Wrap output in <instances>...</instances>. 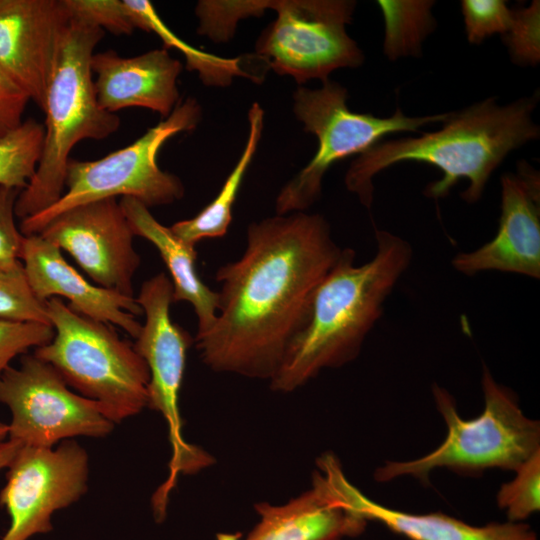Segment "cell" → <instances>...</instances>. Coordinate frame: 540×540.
Returning <instances> with one entry per match:
<instances>
[{"mask_svg":"<svg viewBox=\"0 0 540 540\" xmlns=\"http://www.w3.org/2000/svg\"><path fill=\"white\" fill-rule=\"evenodd\" d=\"M0 319L51 325L46 302L32 292L21 260L0 264Z\"/></svg>","mask_w":540,"mask_h":540,"instance_id":"obj_25","label":"cell"},{"mask_svg":"<svg viewBox=\"0 0 540 540\" xmlns=\"http://www.w3.org/2000/svg\"><path fill=\"white\" fill-rule=\"evenodd\" d=\"M20 191L0 186V264L20 260L24 235L15 222V204Z\"/></svg>","mask_w":540,"mask_h":540,"instance_id":"obj_31","label":"cell"},{"mask_svg":"<svg viewBox=\"0 0 540 540\" xmlns=\"http://www.w3.org/2000/svg\"><path fill=\"white\" fill-rule=\"evenodd\" d=\"M103 36V29L74 16L61 35L42 110L41 157L15 204L21 220L46 210L64 194L69 155L78 142L103 140L120 126L119 117L99 105L92 79L91 58Z\"/></svg>","mask_w":540,"mask_h":540,"instance_id":"obj_4","label":"cell"},{"mask_svg":"<svg viewBox=\"0 0 540 540\" xmlns=\"http://www.w3.org/2000/svg\"><path fill=\"white\" fill-rule=\"evenodd\" d=\"M119 202L133 234L151 242L165 263L173 286V303L184 301L192 305L197 318L195 339L202 337L215 323L219 296L197 273L195 247L178 239L138 200L122 197Z\"/></svg>","mask_w":540,"mask_h":540,"instance_id":"obj_20","label":"cell"},{"mask_svg":"<svg viewBox=\"0 0 540 540\" xmlns=\"http://www.w3.org/2000/svg\"><path fill=\"white\" fill-rule=\"evenodd\" d=\"M44 125L34 119L0 138V186L22 191L33 177L43 148Z\"/></svg>","mask_w":540,"mask_h":540,"instance_id":"obj_24","label":"cell"},{"mask_svg":"<svg viewBox=\"0 0 540 540\" xmlns=\"http://www.w3.org/2000/svg\"><path fill=\"white\" fill-rule=\"evenodd\" d=\"M70 17L64 0H0V67L41 110Z\"/></svg>","mask_w":540,"mask_h":540,"instance_id":"obj_15","label":"cell"},{"mask_svg":"<svg viewBox=\"0 0 540 540\" xmlns=\"http://www.w3.org/2000/svg\"><path fill=\"white\" fill-rule=\"evenodd\" d=\"M7 468L0 505L10 524L0 540H29L50 532L52 515L87 491L88 455L74 440L55 449L21 445Z\"/></svg>","mask_w":540,"mask_h":540,"instance_id":"obj_12","label":"cell"},{"mask_svg":"<svg viewBox=\"0 0 540 540\" xmlns=\"http://www.w3.org/2000/svg\"><path fill=\"white\" fill-rule=\"evenodd\" d=\"M263 119V109L253 103L248 113L249 135L245 148L217 196L193 218L178 221L170 227L185 244L195 247L201 240L221 238L227 233L233 204L262 134Z\"/></svg>","mask_w":540,"mask_h":540,"instance_id":"obj_21","label":"cell"},{"mask_svg":"<svg viewBox=\"0 0 540 540\" xmlns=\"http://www.w3.org/2000/svg\"><path fill=\"white\" fill-rule=\"evenodd\" d=\"M90 67L97 101L108 112L142 107L166 118L179 103L182 65L164 48L134 57H121L113 50L94 53Z\"/></svg>","mask_w":540,"mask_h":540,"instance_id":"obj_17","label":"cell"},{"mask_svg":"<svg viewBox=\"0 0 540 540\" xmlns=\"http://www.w3.org/2000/svg\"><path fill=\"white\" fill-rule=\"evenodd\" d=\"M55 334L34 355L52 365L68 386L99 403L115 423L147 407L149 369L134 344L111 324L83 316L58 297L46 300Z\"/></svg>","mask_w":540,"mask_h":540,"instance_id":"obj_6","label":"cell"},{"mask_svg":"<svg viewBox=\"0 0 540 540\" xmlns=\"http://www.w3.org/2000/svg\"><path fill=\"white\" fill-rule=\"evenodd\" d=\"M0 402L11 412L8 439L52 448L77 436L101 438L115 426L102 406L72 392L58 371L34 354L0 374Z\"/></svg>","mask_w":540,"mask_h":540,"instance_id":"obj_11","label":"cell"},{"mask_svg":"<svg viewBox=\"0 0 540 540\" xmlns=\"http://www.w3.org/2000/svg\"><path fill=\"white\" fill-rule=\"evenodd\" d=\"M481 385L483 412L465 420L453 396L434 384V401L447 426L444 441L417 459L386 462L375 471V480L388 482L408 475L426 483L437 468L462 476H480L491 468L515 472L540 451V424L525 416L514 392L496 382L487 367Z\"/></svg>","mask_w":540,"mask_h":540,"instance_id":"obj_5","label":"cell"},{"mask_svg":"<svg viewBox=\"0 0 540 540\" xmlns=\"http://www.w3.org/2000/svg\"><path fill=\"white\" fill-rule=\"evenodd\" d=\"M34 295L43 302L62 296L77 313L116 325L137 338L143 311L135 297L93 285L64 259L61 249L39 234L24 236L21 258Z\"/></svg>","mask_w":540,"mask_h":540,"instance_id":"obj_16","label":"cell"},{"mask_svg":"<svg viewBox=\"0 0 540 540\" xmlns=\"http://www.w3.org/2000/svg\"><path fill=\"white\" fill-rule=\"evenodd\" d=\"M328 475L347 506L367 521L378 522L409 540H537L535 531L525 522L474 526L441 512L415 514L381 505L349 482L339 462L329 466Z\"/></svg>","mask_w":540,"mask_h":540,"instance_id":"obj_19","label":"cell"},{"mask_svg":"<svg viewBox=\"0 0 540 540\" xmlns=\"http://www.w3.org/2000/svg\"><path fill=\"white\" fill-rule=\"evenodd\" d=\"M538 94L505 106L488 98L459 112H450L440 130L419 137L380 142L360 154L345 175V185L367 208L373 202V177L404 161L437 167L443 176L424 190L440 199L462 178L469 181L461 197L478 201L493 171L513 150L539 137L532 113Z\"/></svg>","mask_w":540,"mask_h":540,"instance_id":"obj_2","label":"cell"},{"mask_svg":"<svg viewBox=\"0 0 540 540\" xmlns=\"http://www.w3.org/2000/svg\"><path fill=\"white\" fill-rule=\"evenodd\" d=\"M259 522L246 540H342L362 534L368 521L347 506L316 470L312 488L283 505L258 503Z\"/></svg>","mask_w":540,"mask_h":540,"instance_id":"obj_18","label":"cell"},{"mask_svg":"<svg viewBox=\"0 0 540 540\" xmlns=\"http://www.w3.org/2000/svg\"><path fill=\"white\" fill-rule=\"evenodd\" d=\"M375 241L374 256L361 265L355 264L354 250L343 249L270 380L273 390L291 392L323 369L343 366L358 356L413 255L411 245L391 232L376 230Z\"/></svg>","mask_w":540,"mask_h":540,"instance_id":"obj_3","label":"cell"},{"mask_svg":"<svg viewBox=\"0 0 540 540\" xmlns=\"http://www.w3.org/2000/svg\"><path fill=\"white\" fill-rule=\"evenodd\" d=\"M52 325L0 319V374L16 356L30 348L49 343L54 337Z\"/></svg>","mask_w":540,"mask_h":540,"instance_id":"obj_29","label":"cell"},{"mask_svg":"<svg viewBox=\"0 0 540 540\" xmlns=\"http://www.w3.org/2000/svg\"><path fill=\"white\" fill-rule=\"evenodd\" d=\"M20 446V443L11 439L0 443V470L9 466Z\"/></svg>","mask_w":540,"mask_h":540,"instance_id":"obj_33","label":"cell"},{"mask_svg":"<svg viewBox=\"0 0 540 540\" xmlns=\"http://www.w3.org/2000/svg\"><path fill=\"white\" fill-rule=\"evenodd\" d=\"M71 16L86 20L115 35H130L136 29L124 0H64Z\"/></svg>","mask_w":540,"mask_h":540,"instance_id":"obj_30","label":"cell"},{"mask_svg":"<svg viewBox=\"0 0 540 540\" xmlns=\"http://www.w3.org/2000/svg\"><path fill=\"white\" fill-rule=\"evenodd\" d=\"M136 29L153 32L165 43L166 47L179 50L186 59L187 69L197 71L205 85L226 86L233 77L241 76L255 81L246 70V61L242 58H221L195 49L175 35L162 21L150 1L124 0Z\"/></svg>","mask_w":540,"mask_h":540,"instance_id":"obj_22","label":"cell"},{"mask_svg":"<svg viewBox=\"0 0 540 540\" xmlns=\"http://www.w3.org/2000/svg\"><path fill=\"white\" fill-rule=\"evenodd\" d=\"M8 435H9V426H8V424H5V423L0 421V443L7 440L6 438H8Z\"/></svg>","mask_w":540,"mask_h":540,"instance_id":"obj_34","label":"cell"},{"mask_svg":"<svg viewBox=\"0 0 540 540\" xmlns=\"http://www.w3.org/2000/svg\"><path fill=\"white\" fill-rule=\"evenodd\" d=\"M513 62L535 66L540 60V3L513 11L510 27L503 35Z\"/></svg>","mask_w":540,"mask_h":540,"instance_id":"obj_27","label":"cell"},{"mask_svg":"<svg viewBox=\"0 0 540 540\" xmlns=\"http://www.w3.org/2000/svg\"><path fill=\"white\" fill-rule=\"evenodd\" d=\"M29 102L28 95L0 67V138L22 124Z\"/></svg>","mask_w":540,"mask_h":540,"instance_id":"obj_32","label":"cell"},{"mask_svg":"<svg viewBox=\"0 0 540 540\" xmlns=\"http://www.w3.org/2000/svg\"><path fill=\"white\" fill-rule=\"evenodd\" d=\"M355 6L347 0L270 1L277 17L258 38L256 55L298 84L324 82L336 69L357 68L364 55L345 28Z\"/></svg>","mask_w":540,"mask_h":540,"instance_id":"obj_10","label":"cell"},{"mask_svg":"<svg viewBox=\"0 0 540 540\" xmlns=\"http://www.w3.org/2000/svg\"><path fill=\"white\" fill-rule=\"evenodd\" d=\"M384 18L383 52L390 60L417 56L425 38L434 30L433 1L377 2Z\"/></svg>","mask_w":540,"mask_h":540,"instance_id":"obj_23","label":"cell"},{"mask_svg":"<svg viewBox=\"0 0 540 540\" xmlns=\"http://www.w3.org/2000/svg\"><path fill=\"white\" fill-rule=\"evenodd\" d=\"M318 89L300 86L294 93L293 111L304 130L317 137L318 147L311 161L280 190L275 208L278 215L304 211L321 194L322 179L336 162L362 154L387 135L417 132L431 123H443L449 113L410 117L400 108L387 118L349 110L347 90L331 80Z\"/></svg>","mask_w":540,"mask_h":540,"instance_id":"obj_8","label":"cell"},{"mask_svg":"<svg viewBox=\"0 0 540 540\" xmlns=\"http://www.w3.org/2000/svg\"><path fill=\"white\" fill-rule=\"evenodd\" d=\"M39 235L67 251L98 286L134 297L133 278L141 257L117 198L75 206L55 217Z\"/></svg>","mask_w":540,"mask_h":540,"instance_id":"obj_13","label":"cell"},{"mask_svg":"<svg viewBox=\"0 0 540 540\" xmlns=\"http://www.w3.org/2000/svg\"><path fill=\"white\" fill-rule=\"evenodd\" d=\"M136 300L145 315L134 347L149 369L147 407L164 417L172 449L168 477L152 497L153 511L165 514L178 475L196 473L214 460L201 448L186 442L182 435L179 394L193 339L170 317L173 303L170 278L160 272L146 280Z\"/></svg>","mask_w":540,"mask_h":540,"instance_id":"obj_9","label":"cell"},{"mask_svg":"<svg viewBox=\"0 0 540 540\" xmlns=\"http://www.w3.org/2000/svg\"><path fill=\"white\" fill-rule=\"evenodd\" d=\"M197 100L179 102L172 113L128 146L93 161L70 159L66 169L65 191L46 210L24 218L19 225L24 236L39 234L61 213L84 203L131 197L147 208L169 205L184 196V185L174 174L157 163L163 144L172 136L193 130L201 120Z\"/></svg>","mask_w":540,"mask_h":540,"instance_id":"obj_7","label":"cell"},{"mask_svg":"<svg viewBox=\"0 0 540 540\" xmlns=\"http://www.w3.org/2000/svg\"><path fill=\"white\" fill-rule=\"evenodd\" d=\"M501 177V215L495 236L478 249L457 254L452 265L467 276L484 271L540 277V181L529 164Z\"/></svg>","mask_w":540,"mask_h":540,"instance_id":"obj_14","label":"cell"},{"mask_svg":"<svg viewBox=\"0 0 540 540\" xmlns=\"http://www.w3.org/2000/svg\"><path fill=\"white\" fill-rule=\"evenodd\" d=\"M515 477L501 485L496 495L507 521L524 522L540 509V451L533 454L516 471Z\"/></svg>","mask_w":540,"mask_h":540,"instance_id":"obj_26","label":"cell"},{"mask_svg":"<svg viewBox=\"0 0 540 540\" xmlns=\"http://www.w3.org/2000/svg\"><path fill=\"white\" fill-rule=\"evenodd\" d=\"M342 252L319 214H277L251 223L240 258L215 274L218 314L195 339L203 362L216 372L271 380Z\"/></svg>","mask_w":540,"mask_h":540,"instance_id":"obj_1","label":"cell"},{"mask_svg":"<svg viewBox=\"0 0 540 540\" xmlns=\"http://www.w3.org/2000/svg\"><path fill=\"white\" fill-rule=\"evenodd\" d=\"M467 39L471 44H480L495 33L508 31L513 11L503 0L461 1Z\"/></svg>","mask_w":540,"mask_h":540,"instance_id":"obj_28","label":"cell"}]
</instances>
